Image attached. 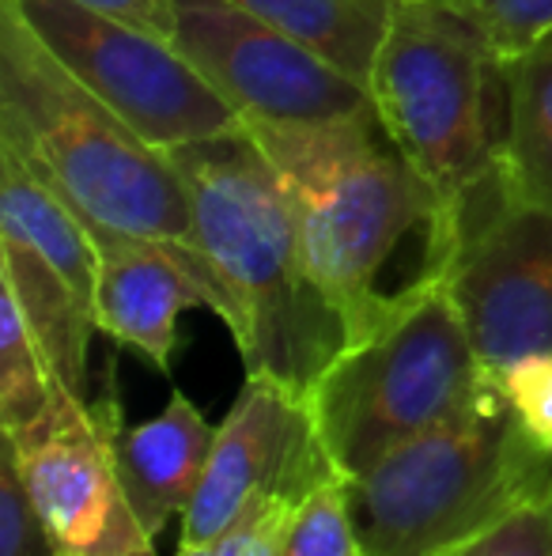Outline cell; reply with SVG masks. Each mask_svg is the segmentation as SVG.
<instances>
[{"mask_svg": "<svg viewBox=\"0 0 552 556\" xmlns=\"http://www.w3.org/2000/svg\"><path fill=\"white\" fill-rule=\"evenodd\" d=\"M118 425L126 420L114 364H106L103 387L91 397L57 387L42 417L4 432L61 556H155V538L140 527L114 458Z\"/></svg>", "mask_w": 552, "mask_h": 556, "instance_id": "9", "label": "cell"}, {"mask_svg": "<svg viewBox=\"0 0 552 556\" xmlns=\"http://www.w3.org/2000/svg\"><path fill=\"white\" fill-rule=\"evenodd\" d=\"M0 288L15 300L53 379L76 397H91L88 352L91 333L99 330L95 303L76 292L38 250L8 235H0Z\"/></svg>", "mask_w": 552, "mask_h": 556, "instance_id": "14", "label": "cell"}, {"mask_svg": "<svg viewBox=\"0 0 552 556\" xmlns=\"http://www.w3.org/2000/svg\"><path fill=\"white\" fill-rule=\"evenodd\" d=\"M170 42L243 117L246 129L375 114L371 91L239 0H175Z\"/></svg>", "mask_w": 552, "mask_h": 556, "instance_id": "10", "label": "cell"}, {"mask_svg": "<svg viewBox=\"0 0 552 556\" xmlns=\"http://www.w3.org/2000/svg\"><path fill=\"white\" fill-rule=\"evenodd\" d=\"M549 38H552V35H549Z\"/></svg>", "mask_w": 552, "mask_h": 556, "instance_id": "26", "label": "cell"}, {"mask_svg": "<svg viewBox=\"0 0 552 556\" xmlns=\"http://www.w3.org/2000/svg\"><path fill=\"white\" fill-rule=\"evenodd\" d=\"M341 477L398 443L503 405L447 280L420 273L360 337L341 344L307 390Z\"/></svg>", "mask_w": 552, "mask_h": 556, "instance_id": "3", "label": "cell"}, {"mask_svg": "<svg viewBox=\"0 0 552 556\" xmlns=\"http://www.w3.org/2000/svg\"><path fill=\"white\" fill-rule=\"evenodd\" d=\"M435 556H552V492L526 500L485 530Z\"/></svg>", "mask_w": 552, "mask_h": 556, "instance_id": "21", "label": "cell"}, {"mask_svg": "<svg viewBox=\"0 0 552 556\" xmlns=\"http://www.w3.org/2000/svg\"><path fill=\"white\" fill-rule=\"evenodd\" d=\"M277 30L307 46L314 58L345 73L348 80L371 84L378 50L398 12V0H239Z\"/></svg>", "mask_w": 552, "mask_h": 556, "instance_id": "17", "label": "cell"}, {"mask_svg": "<svg viewBox=\"0 0 552 556\" xmlns=\"http://www.w3.org/2000/svg\"><path fill=\"white\" fill-rule=\"evenodd\" d=\"M0 556H61L30 504L8 440H0Z\"/></svg>", "mask_w": 552, "mask_h": 556, "instance_id": "23", "label": "cell"}, {"mask_svg": "<svg viewBox=\"0 0 552 556\" xmlns=\"http://www.w3.org/2000/svg\"><path fill=\"white\" fill-rule=\"evenodd\" d=\"M277 556H368L356 534L345 477H333L322 489L287 504Z\"/></svg>", "mask_w": 552, "mask_h": 556, "instance_id": "19", "label": "cell"}, {"mask_svg": "<svg viewBox=\"0 0 552 556\" xmlns=\"http://www.w3.org/2000/svg\"><path fill=\"white\" fill-rule=\"evenodd\" d=\"M341 477L318 432L307 394L269 375H246L235 405L216 428L205 477L182 515V545L216 542L258 500H303Z\"/></svg>", "mask_w": 552, "mask_h": 556, "instance_id": "11", "label": "cell"}, {"mask_svg": "<svg viewBox=\"0 0 552 556\" xmlns=\"http://www.w3.org/2000/svg\"><path fill=\"white\" fill-rule=\"evenodd\" d=\"M251 132L292 190L310 277L352 341L390 303L378 292L383 265L409 231L435 220L439 201L378 114Z\"/></svg>", "mask_w": 552, "mask_h": 556, "instance_id": "4", "label": "cell"}, {"mask_svg": "<svg viewBox=\"0 0 552 556\" xmlns=\"http://www.w3.org/2000/svg\"><path fill=\"white\" fill-rule=\"evenodd\" d=\"M269 504H277V500H258V504H251L243 515L235 519V527L223 530L216 542H205V545H178L175 556H243L246 553V542H251V530L254 522L261 519V511H266ZM287 504V500H284Z\"/></svg>", "mask_w": 552, "mask_h": 556, "instance_id": "25", "label": "cell"}, {"mask_svg": "<svg viewBox=\"0 0 552 556\" xmlns=\"http://www.w3.org/2000/svg\"><path fill=\"white\" fill-rule=\"evenodd\" d=\"M492 76H503L500 61L454 0H398L368 91L378 125L435 193L439 213L496 167Z\"/></svg>", "mask_w": 552, "mask_h": 556, "instance_id": "6", "label": "cell"}, {"mask_svg": "<svg viewBox=\"0 0 552 556\" xmlns=\"http://www.w3.org/2000/svg\"><path fill=\"white\" fill-rule=\"evenodd\" d=\"M424 269L447 280L488 371L552 349V208L508 198L496 170L427 224Z\"/></svg>", "mask_w": 552, "mask_h": 556, "instance_id": "7", "label": "cell"}, {"mask_svg": "<svg viewBox=\"0 0 552 556\" xmlns=\"http://www.w3.org/2000/svg\"><path fill=\"white\" fill-rule=\"evenodd\" d=\"M508 129L496 148V178L508 198L552 208V38L503 65Z\"/></svg>", "mask_w": 552, "mask_h": 556, "instance_id": "16", "label": "cell"}, {"mask_svg": "<svg viewBox=\"0 0 552 556\" xmlns=\"http://www.w3.org/2000/svg\"><path fill=\"white\" fill-rule=\"evenodd\" d=\"M213 443L216 428L182 390H170L163 413H155L144 425H118L114 458L147 538H159L175 515L190 511Z\"/></svg>", "mask_w": 552, "mask_h": 556, "instance_id": "13", "label": "cell"}, {"mask_svg": "<svg viewBox=\"0 0 552 556\" xmlns=\"http://www.w3.org/2000/svg\"><path fill=\"white\" fill-rule=\"evenodd\" d=\"M454 4L485 30L500 68L552 35V0H454Z\"/></svg>", "mask_w": 552, "mask_h": 556, "instance_id": "20", "label": "cell"}, {"mask_svg": "<svg viewBox=\"0 0 552 556\" xmlns=\"http://www.w3.org/2000/svg\"><path fill=\"white\" fill-rule=\"evenodd\" d=\"M76 4H88L95 12L114 15V20L137 23V27L152 30V35H175V0H76Z\"/></svg>", "mask_w": 552, "mask_h": 556, "instance_id": "24", "label": "cell"}, {"mask_svg": "<svg viewBox=\"0 0 552 556\" xmlns=\"http://www.w3.org/2000/svg\"><path fill=\"white\" fill-rule=\"evenodd\" d=\"M197 220V247L228 292L223 326L246 375L307 394L345 344V323L310 277L299 213L254 132L175 148Z\"/></svg>", "mask_w": 552, "mask_h": 556, "instance_id": "1", "label": "cell"}, {"mask_svg": "<svg viewBox=\"0 0 552 556\" xmlns=\"http://www.w3.org/2000/svg\"><path fill=\"white\" fill-rule=\"evenodd\" d=\"M492 375L511 417L552 458V349L511 359Z\"/></svg>", "mask_w": 552, "mask_h": 556, "instance_id": "22", "label": "cell"}, {"mask_svg": "<svg viewBox=\"0 0 552 556\" xmlns=\"http://www.w3.org/2000/svg\"><path fill=\"white\" fill-rule=\"evenodd\" d=\"M0 235L27 242L95 303L99 247L76 205L12 144L0 140Z\"/></svg>", "mask_w": 552, "mask_h": 556, "instance_id": "15", "label": "cell"}, {"mask_svg": "<svg viewBox=\"0 0 552 556\" xmlns=\"http://www.w3.org/2000/svg\"><path fill=\"white\" fill-rule=\"evenodd\" d=\"M99 247L95 318L111 341L140 352L155 371H170L178 344V315L208 307L228 318V292L208 262L175 254L159 242L133 239L84 220Z\"/></svg>", "mask_w": 552, "mask_h": 556, "instance_id": "12", "label": "cell"}, {"mask_svg": "<svg viewBox=\"0 0 552 556\" xmlns=\"http://www.w3.org/2000/svg\"><path fill=\"white\" fill-rule=\"evenodd\" d=\"M38 42L163 152L243 129V117L170 38L76 0H12Z\"/></svg>", "mask_w": 552, "mask_h": 556, "instance_id": "8", "label": "cell"}, {"mask_svg": "<svg viewBox=\"0 0 552 556\" xmlns=\"http://www.w3.org/2000/svg\"><path fill=\"white\" fill-rule=\"evenodd\" d=\"M0 140L23 152L84 220L205 262L175 155L91 96L0 0Z\"/></svg>", "mask_w": 552, "mask_h": 556, "instance_id": "2", "label": "cell"}, {"mask_svg": "<svg viewBox=\"0 0 552 556\" xmlns=\"http://www.w3.org/2000/svg\"><path fill=\"white\" fill-rule=\"evenodd\" d=\"M57 387L61 382L53 379L15 300L0 288V428L15 432L38 420L50 409Z\"/></svg>", "mask_w": 552, "mask_h": 556, "instance_id": "18", "label": "cell"}, {"mask_svg": "<svg viewBox=\"0 0 552 556\" xmlns=\"http://www.w3.org/2000/svg\"><path fill=\"white\" fill-rule=\"evenodd\" d=\"M368 556H435L552 492V458L508 405L398 443L345 477Z\"/></svg>", "mask_w": 552, "mask_h": 556, "instance_id": "5", "label": "cell"}]
</instances>
